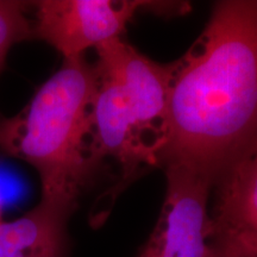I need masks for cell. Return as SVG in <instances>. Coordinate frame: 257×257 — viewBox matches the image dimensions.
I'll return each instance as SVG.
<instances>
[{"label": "cell", "mask_w": 257, "mask_h": 257, "mask_svg": "<svg viewBox=\"0 0 257 257\" xmlns=\"http://www.w3.org/2000/svg\"><path fill=\"white\" fill-rule=\"evenodd\" d=\"M256 153L257 0H223L174 62L159 166H186L217 186Z\"/></svg>", "instance_id": "cell-1"}, {"label": "cell", "mask_w": 257, "mask_h": 257, "mask_svg": "<svg viewBox=\"0 0 257 257\" xmlns=\"http://www.w3.org/2000/svg\"><path fill=\"white\" fill-rule=\"evenodd\" d=\"M94 89V64L67 57L23 110L0 113V152L36 170L43 200L75 208L98 172L89 149Z\"/></svg>", "instance_id": "cell-2"}, {"label": "cell", "mask_w": 257, "mask_h": 257, "mask_svg": "<svg viewBox=\"0 0 257 257\" xmlns=\"http://www.w3.org/2000/svg\"><path fill=\"white\" fill-rule=\"evenodd\" d=\"M159 6L138 0H41L31 3L34 37L53 47L63 59L81 56L89 48L123 37L138 11Z\"/></svg>", "instance_id": "cell-3"}, {"label": "cell", "mask_w": 257, "mask_h": 257, "mask_svg": "<svg viewBox=\"0 0 257 257\" xmlns=\"http://www.w3.org/2000/svg\"><path fill=\"white\" fill-rule=\"evenodd\" d=\"M167 188L159 220L138 257H208L212 181L182 165H166Z\"/></svg>", "instance_id": "cell-4"}, {"label": "cell", "mask_w": 257, "mask_h": 257, "mask_svg": "<svg viewBox=\"0 0 257 257\" xmlns=\"http://www.w3.org/2000/svg\"><path fill=\"white\" fill-rule=\"evenodd\" d=\"M89 138L95 165L100 167L106 159L115 161L124 180L134 178L144 167L159 166L156 144L141 125L123 89L96 69Z\"/></svg>", "instance_id": "cell-5"}, {"label": "cell", "mask_w": 257, "mask_h": 257, "mask_svg": "<svg viewBox=\"0 0 257 257\" xmlns=\"http://www.w3.org/2000/svg\"><path fill=\"white\" fill-rule=\"evenodd\" d=\"M95 50V69L120 86L141 125L155 142L159 155L174 62H155L123 37L101 44Z\"/></svg>", "instance_id": "cell-6"}, {"label": "cell", "mask_w": 257, "mask_h": 257, "mask_svg": "<svg viewBox=\"0 0 257 257\" xmlns=\"http://www.w3.org/2000/svg\"><path fill=\"white\" fill-rule=\"evenodd\" d=\"M75 208L41 199L14 220L0 221V257H70L68 220Z\"/></svg>", "instance_id": "cell-7"}, {"label": "cell", "mask_w": 257, "mask_h": 257, "mask_svg": "<svg viewBox=\"0 0 257 257\" xmlns=\"http://www.w3.org/2000/svg\"><path fill=\"white\" fill-rule=\"evenodd\" d=\"M217 187L211 242L257 251V153L231 170Z\"/></svg>", "instance_id": "cell-8"}, {"label": "cell", "mask_w": 257, "mask_h": 257, "mask_svg": "<svg viewBox=\"0 0 257 257\" xmlns=\"http://www.w3.org/2000/svg\"><path fill=\"white\" fill-rule=\"evenodd\" d=\"M30 3L0 0V75L15 44L34 38V24L29 18Z\"/></svg>", "instance_id": "cell-9"}, {"label": "cell", "mask_w": 257, "mask_h": 257, "mask_svg": "<svg viewBox=\"0 0 257 257\" xmlns=\"http://www.w3.org/2000/svg\"><path fill=\"white\" fill-rule=\"evenodd\" d=\"M210 257H257V251L236 244L211 242Z\"/></svg>", "instance_id": "cell-10"}, {"label": "cell", "mask_w": 257, "mask_h": 257, "mask_svg": "<svg viewBox=\"0 0 257 257\" xmlns=\"http://www.w3.org/2000/svg\"><path fill=\"white\" fill-rule=\"evenodd\" d=\"M3 208H4V201H3L2 189H0V221L3 220Z\"/></svg>", "instance_id": "cell-11"}]
</instances>
